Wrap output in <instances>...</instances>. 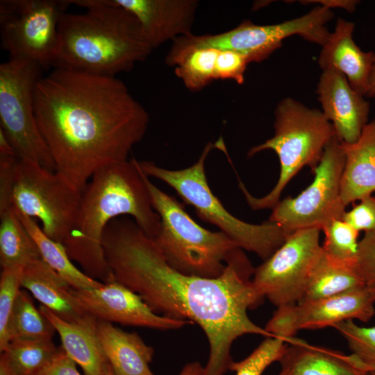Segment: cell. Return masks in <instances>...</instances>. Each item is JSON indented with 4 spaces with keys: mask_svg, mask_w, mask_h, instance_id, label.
Wrapping results in <instances>:
<instances>
[{
    "mask_svg": "<svg viewBox=\"0 0 375 375\" xmlns=\"http://www.w3.org/2000/svg\"><path fill=\"white\" fill-rule=\"evenodd\" d=\"M102 246L115 281L140 295L155 313L202 329L209 357L201 375L226 373L233 361L231 347L240 337L273 336L248 316L265 298L252 284L255 268L246 255L228 262L217 278L186 275L170 267L154 240L127 216L108 224Z\"/></svg>",
    "mask_w": 375,
    "mask_h": 375,
    "instance_id": "cell-1",
    "label": "cell"
},
{
    "mask_svg": "<svg viewBox=\"0 0 375 375\" xmlns=\"http://www.w3.org/2000/svg\"><path fill=\"white\" fill-rule=\"evenodd\" d=\"M33 105L55 172L81 191L100 169L128 160L149 122L121 80L67 68L38 80Z\"/></svg>",
    "mask_w": 375,
    "mask_h": 375,
    "instance_id": "cell-2",
    "label": "cell"
},
{
    "mask_svg": "<svg viewBox=\"0 0 375 375\" xmlns=\"http://www.w3.org/2000/svg\"><path fill=\"white\" fill-rule=\"evenodd\" d=\"M145 176L133 158L100 169L82 190L77 223L63 245L90 277L102 283L113 280L102 240L114 219L130 216L151 238L158 234L160 219L152 206Z\"/></svg>",
    "mask_w": 375,
    "mask_h": 375,
    "instance_id": "cell-3",
    "label": "cell"
},
{
    "mask_svg": "<svg viewBox=\"0 0 375 375\" xmlns=\"http://www.w3.org/2000/svg\"><path fill=\"white\" fill-rule=\"evenodd\" d=\"M86 9L61 16L53 67L102 76L131 71L153 50L138 20L110 0H69Z\"/></svg>",
    "mask_w": 375,
    "mask_h": 375,
    "instance_id": "cell-4",
    "label": "cell"
},
{
    "mask_svg": "<svg viewBox=\"0 0 375 375\" xmlns=\"http://www.w3.org/2000/svg\"><path fill=\"white\" fill-rule=\"evenodd\" d=\"M145 182L160 219L159 231L153 240L173 269L186 275L217 278L228 262L245 255L224 232L198 224L174 197L158 188L147 175Z\"/></svg>",
    "mask_w": 375,
    "mask_h": 375,
    "instance_id": "cell-5",
    "label": "cell"
},
{
    "mask_svg": "<svg viewBox=\"0 0 375 375\" xmlns=\"http://www.w3.org/2000/svg\"><path fill=\"white\" fill-rule=\"evenodd\" d=\"M274 135L253 147L249 157L267 149L278 155L281 171L274 188L265 197L256 198L248 192L240 181L239 187L253 210L273 208L290 181L305 166L311 171L319 164L324 149L336 135L333 124L322 111L310 108L295 99H282L274 110Z\"/></svg>",
    "mask_w": 375,
    "mask_h": 375,
    "instance_id": "cell-6",
    "label": "cell"
},
{
    "mask_svg": "<svg viewBox=\"0 0 375 375\" xmlns=\"http://www.w3.org/2000/svg\"><path fill=\"white\" fill-rule=\"evenodd\" d=\"M212 148V143L208 142L199 160L182 169H167L148 160H136V162L147 176L159 179L172 188L187 204L194 208L200 219L217 226L240 248L256 253L265 261L290 235L269 220L261 224H252L228 212L211 191L206 178L205 162Z\"/></svg>",
    "mask_w": 375,
    "mask_h": 375,
    "instance_id": "cell-7",
    "label": "cell"
},
{
    "mask_svg": "<svg viewBox=\"0 0 375 375\" xmlns=\"http://www.w3.org/2000/svg\"><path fill=\"white\" fill-rule=\"evenodd\" d=\"M82 191L55 171L18 157L14 169L13 207L41 222L44 233L63 244L78 218Z\"/></svg>",
    "mask_w": 375,
    "mask_h": 375,
    "instance_id": "cell-8",
    "label": "cell"
},
{
    "mask_svg": "<svg viewBox=\"0 0 375 375\" xmlns=\"http://www.w3.org/2000/svg\"><path fill=\"white\" fill-rule=\"evenodd\" d=\"M334 15L331 9L317 6L301 17L271 25H258L244 20L235 28L218 34L192 33L172 40L176 51L193 48L230 50L245 55L250 62H260L280 48L283 40L298 35L304 40L323 46L331 33L326 27Z\"/></svg>",
    "mask_w": 375,
    "mask_h": 375,
    "instance_id": "cell-9",
    "label": "cell"
},
{
    "mask_svg": "<svg viewBox=\"0 0 375 375\" xmlns=\"http://www.w3.org/2000/svg\"><path fill=\"white\" fill-rule=\"evenodd\" d=\"M42 70L38 64L22 59L10 58L0 65V128L19 158L54 172L34 112V91Z\"/></svg>",
    "mask_w": 375,
    "mask_h": 375,
    "instance_id": "cell-10",
    "label": "cell"
},
{
    "mask_svg": "<svg viewBox=\"0 0 375 375\" xmlns=\"http://www.w3.org/2000/svg\"><path fill=\"white\" fill-rule=\"evenodd\" d=\"M69 0H1V47L10 58L32 61L43 70L53 67L58 26Z\"/></svg>",
    "mask_w": 375,
    "mask_h": 375,
    "instance_id": "cell-11",
    "label": "cell"
},
{
    "mask_svg": "<svg viewBox=\"0 0 375 375\" xmlns=\"http://www.w3.org/2000/svg\"><path fill=\"white\" fill-rule=\"evenodd\" d=\"M345 163L341 142L335 135L326 146L317 166L312 170V183L298 196L280 200L269 221L288 235L294 231L319 228L342 219L345 206L340 199V181Z\"/></svg>",
    "mask_w": 375,
    "mask_h": 375,
    "instance_id": "cell-12",
    "label": "cell"
},
{
    "mask_svg": "<svg viewBox=\"0 0 375 375\" xmlns=\"http://www.w3.org/2000/svg\"><path fill=\"white\" fill-rule=\"evenodd\" d=\"M321 231L311 228L294 231L255 268L253 285L277 308L294 305L303 298L311 274L323 253Z\"/></svg>",
    "mask_w": 375,
    "mask_h": 375,
    "instance_id": "cell-13",
    "label": "cell"
},
{
    "mask_svg": "<svg viewBox=\"0 0 375 375\" xmlns=\"http://www.w3.org/2000/svg\"><path fill=\"white\" fill-rule=\"evenodd\" d=\"M374 303L375 298L365 287L330 297L302 300L277 308L265 328L288 342L301 330L333 327L346 320L367 322L375 314Z\"/></svg>",
    "mask_w": 375,
    "mask_h": 375,
    "instance_id": "cell-14",
    "label": "cell"
},
{
    "mask_svg": "<svg viewBox=\"0 0 375 375\" xmlns=\"http://www.w3.org/2000/svg\"><path fill=\"white\" fill-rule=\"evenodd\" d=\"M71 292L82 309L98 320L161 331L192 324L155 313L140 295L114 279L90 289L72 288Z\"/></svg>",
    "mask_w": 375,
    "mask_h": 375,
    "instance_id": "cell-15",
    "label": "cell"
},
{
    "mask_svg": "<svg viewBox=\"0 0 375 375\" xmlns=\"http://www.w3.org/2000/svg\"><path fill=\"white\" fill-rule=\"evenodd\" d=\"M316 92L322 112L340 141L356 142L367 124L369 102L350 86L343 74L333 69L322 71Z\"/></svg>",
    "mask_w": 375,
    "mask_h": 375,
    "instance_id": "cell-16",
    "label": "cell"
},
{
    "mask_svg": "<svg viewBox=\"0 0 375 375\" xmlns=\"http://www.w3.org/2000/svg\"><path fill=\"white\" fill-rule=\"evenodd\" d=\"M138 20L151 47L192 33L197 0H110Z\"/></svg>",
    "mask_w": 375,
    "mask_h": 375,
    "instance_id": "cell-17",
    "label": "cell"
},
{
    "mask_svg": "<svg viewBox=\"0 0 375 375\" xmlns=\"http://www.w3.org/2000/svg\"><path fill=\"white\" fill-rule=\"evenodd\" d=\"M355 24L344 19L336 20L335 31L322 47L318 64L323 70L333 69L343 74L350 86L366 96L369 77L375 60L372 51H362L354 42Z\"/></svg>",
    "mask_w": 375,
    "mask_h": 375,
    "instance_id": "cell-18",
    "label": "cell"
},
{
    "mask_svg": "<svg viewBox=\"0 0 375 375\" xmlns=\"http://www.w3.org/2000/svg\"><path fill=\"white\" fill-rule=\"evenodd\" d=\"M279 360L285 375H372L353 353L308 344L295 337Z\"/></svg>",
    "mask_w": 375,
    "mask_h": 375,
    "instance_id": "cell-19",
    "label": "cell"
},
{
    "mask_svg": "<svg viewBox=\"0 0 375 375\" xmlns=\"http://www.w3.org/2000/svg\"><path fill=\"white\" fill-rule=\"evenodd\" d=\"M21 285L59 318L71 323L90 318L71 292L72 287L42 258L22 269Z\"/></svg>",
    "mask_w": 375,
    "mask_h": 375,
    "instance_id": "cell-20",
    "label": "cell"
},
{
    "mask_svg": "<svg viewBox=\"0 0 375 375\" xmlns=\"http://www.w3.org/2000/svg\"><path fill=\"white\" fill-rule=\"evenodd\" d=\"M39 309L53 325L65 352L81 367L84 375H115L97 336V319L92 316L84 322L71 323L42 305Z\"/></svg>",
    "mask_w": 375,
    "mask_h": 375,
    "instance_id": "cell-21",
    "label": "cell"
},
{
    "mask_svg": "<svg viewBox=\"0 0 375 375\" xmlns=\"http://www.w3.org/2000/svg\"><path fill=\"white\" fill-rule=\"evenodd\" d=\"M341 147L345 163L340 181V199L346 207L375 192V119L365 126L356 142H341Z\"/></svg>",
    "mask_w": 375,
    "mask_h": 375,
    "instance_id": "cell-22",
    "label": "cell"
},
{
    "mask_svg": "<svg viewBox=\"0 0 375 375\" xmlns=\"http://www.w3.org/2000/svg\"><path fill=\"white\" fill-rule=\"evenodd\" d=\"M97 333L115 375H155L149 368L154 349L135 332L98 320Z\"/></svg>",
    "mask_w": 375,
    "mask_h": 375,
    "instance_id": "cell-23",
    "label": "cell"
},
{
    "mask_svg": "<svg viewBox=\"0 0 375 375\" xmlns=\"http://www.w3.org/2000/svg\"><path fill=\"white\" fill-rule=\"evenodd\" d=\"M16 212L35 241L42 260L72 288L83 290L101 285L102 282L90 277L77 268L69 258L65 246L48 237L35 219L17 210Z\"/></svg>",
    "mask_w": 375,
    "mask_h": 375,
    "instance_id": "cell-24",
    "label": "cell"
},
{
    "mask_svg": "<svg viewBox=\"0 0 375 375\" xmlns=\"http://www.w3.org/2000/svg\"><path fill=\"white\" fill-rule=\"evenodd\" d=\"M363 287L356 262H338L323 252L311 274L302 300L330 297Z\"/></svg>",
    "mask_w": 375,
    "mask_h": 375,
    "instance_id": "cell-25",
    "label": "cell"
},
{
    "mask_svg": "<svg viewBox=\"0 0 375 375\" xmlns=\"http://www.w3.org/2000/svg\"><path fill=\"white\" fill-rule=\"evenodd\" d=\"M41 258L38 248L12 206L0 213L1 269L21 267Z\"/></svg>",
    "mask_w": 375,
    "mask_h": 375,
    "instance_id": "cell-26",
    "label": "cell"
},
{
    "mask_svg": "<svg viewBox=\"0 0 375 375\" xmlns=\"http://www.w3.org/2000/svg\"><path fill=\"white\" fill-rule=\"evenodd\" d=\"M219 50L212 48H193L176 53H168L165 63L174 67L176 76L186 88L198 92L215 81V69Z\"/></svg>",
    "mask_w": 375,
    "mask_h": 375,
    "instance_id": "cell-27",
    "label": "cell"
},
{
    "mask_svg": "<svg viewBox=\"0 0 375 375\" xmlns=\"http://www.w3.org/2000/svg\"><path fill=\"white\" fill-rule=\"evenodd\" d=\"M56 332L49 319L35 307L31 294L21 289L9 320V343L15 340H52Z\"/></svg>",
    "mask_w": 375,
    "mask_h": 375,
    "instance_id": "cell-28",
    "label": "cell"
},
{
    "mask_svg": "<svg viewBox=\"0 0 375 375\" xmlns=\"http://www.w3.org/2000/svg\"><path fill=\"white\" fill-rule=\"evenodd\" d=\"M52 340H15L1 352L0 362L16 375H38L60 351Z\"/></svg>",
    "mask_w": 375,
    "mask_h": 375,
    "instance_id": "cell-29",
    "label": "cell"
},
{
    "mask_svg": "<svg viewBox=\"0 0 375 375\" xmlns=\"http://www.w3.org/2000/svg\"><path fill=\"white\" fill-rule=\"evenodd\" d=\"M322 247L329 258L344 262L354 263L358 249V231L342 219H335L325 226Z\"/></svg>",
    "mask_w": 375,
    "mask_h": 375,
    "instance_id": "cell-30",
    "label": "cell"
},
{
    "mask_svg": "<svg viewBox=\"0 0 375 375\" xmlns=\"http://www.w3.org/2000/svg\"><path fill=\"white\" fill-rule=\"evenodd\" d=\"M287 341L278 336L266 338L247 358L239 361H233L229 370L235 375H262L273 362L279 361L286 347Z\"/></svg>",
    "mask_w": 375,
    "mask_h": 375,
    "instance_id": "cell-31",
    "label": "cell"
},
{
    "mask_svg": "<svg viewBox=\"0 0 375 375\" xmlns=\"http://www.w3.org/2000/svg\"><path fill=\"white\" fill-rule=\"evenodd\" d=\"M333 327L345 339L351 353L375 374V326L363 327L346 320Z\"/></svg>",
    "mask_w": 375,
    "mask_h": 375,
    "instance_id": "cell-32",
    "label": "cell"
},
{
    "mask_svg": "<svg viewBox=\"0 0 375 375\" xmlns=\"http://www.w3.org/2000/svg\"><path fill=\"white\" fill-rule=\"evenodd\" d=\"M21 267L1 269L0 276V351L9 344L8 328L10 315L21 290Z\"/></svg>",
    "mask_w": 375,
    "mask_h": 375,
    "instance_id": "cell-33",
    "label": "cell"
},
{
    "mask_svg": "<svg viewBox=\"0 0 375 375\" xmlns=\"http://www.w3.org/2000/svg\"><path fill=\"white\" fill-rule=\"evenodd\" d=\"M356 265L365 287L375 298V230L366 232L358 242Z\"/></svg>",
    "mask_w": 375,
    "mask_h": 375,
    "instance_id": "cell-34",
    "label": "cell"
},
{
    "mask_svg": "<svg viewBox=\"0 0 375 375\" xmlns=\"http://www.w3.org/2000/svg\"><path fill=\"white\" fill-rule=\"evenodd\" d=\"M249 63L248 58L242 53L230 50H219L215 63V79L233 80L242 85L244 82V72Z\"/></svg>",
    "mask_w": 375,
    "mask_h": 375,
    "instance_id": "cell-35",
    "label": "cell"
},
{
    "mask_svg": "<svg viewBox=\"0 0 375 375\" xmlns=\"http://www.w3.org/2000/svg\"><path fill=\"white\" fill-rule=\"evenodd\" d=\"M342 220L353 227L358 232L375 230V196H369L354 205L349 211H345Z\"/></svg>",
    "mask_w": 375,
    "mask_h": 375,
    "instance_id": "cell-36",
    "label": "cell"
},
{
    "mask_svg": "<svg viewBox=\"0 0 375 375\" xmlns=\"http://www.w3.org/2000/svg\"><path fill=\"white\" fill-rule=\"evenodd\" d=\"M17 158L15 155L0 154V213L13 206L12 191Z\"/></svg>",
    "mask_w": 375,
    "mask_h": 375,
    "instance_id": "cell-37",
    "label": "cell"
},
{
    "mask_svg": "<svg viewBox=\"0 0 375 375\" xmlns=\"http://www.w3.org/2000/svg\"><path fill=\"white\" fill-rule=\"evenodd\" d=\"M38 375H81L76 369V363L71 359L60 346V351L51 362Z\"/></svg>",
    "mask_w": 375,
    "mask_h": 375,
    "instance_id": "cell-38",
    "label": "cell"
},
{
    "mask_svg": "<svg viewBox=\"0 0 375 375\" xmlns=\"http://www.w3.org/2000/svg\"><path fill=\"white\" fill-rule=\"evenodd\" d=\"M303 3H320L322 6L327 8H341L347 10L350 12H353L356 9L358 1L352 0H322V1H300Z\"/></svg>",
    "mask_w": 375,
    "mask_h": 375,
    "instance_id": "cell-39",
    "label": "cell"
},
{
    "mask_svg": "<svg viewBox=\"0 0 375 375\" xmlns=\"http://www.w3.org/2000/svg\"><path fill=\"white\" fill-rule=\"evenodd\" d=\"M0 154L17 156L1 128H0Z\"/></svg>",
    "mask_w": 375,
    "mask_h": 375,
    "instance_id": "cell-40",
    "label": "cell"
},
{
    "mask_svg": "<svg viewBox=\"0 0 375 375\" xmlns=\"http://www.w3.org/2000/svg\"><path fill=\"white\" fill-rule=\"evenodd\" d=\"M203 367L197 361L191 362L186 364L178 375H201Z\"/></svg>",
    "mask_w": 375,
    "mask_h": 375,
    "instance_id": "cell-41",
    "label": "cell"
},
{
    "mask_svg": "<svg viewBox=\"0 0 375 375\" xmlns=\"http://www.w3.org/2000/svg\"><path fill=\"white\" fill-rule=\"evenodd\" d=\"M368 97H375V60L369 77V88L367 94Z\"/></svg>",
    "mask_w": 375,
    "mask_h": 375,
    "instance_id": "cell-42",
    "label": "cell"
},
{
    "mask_svg": "<svg viewBox=\"0 0 375 375\" xmlns=\"http://www.w3.org/2000/svg\"><path fill=\"white\" fill-rule=\"evenodd\" d=\"M0 375H16L5 364L0 362Z\"/></svg>",
    "mask_w": 375,
    "mask_h": 375,
    "instance_id": "cell-43",
    "label": "cell"
},
{
    "mask_svg": "<svg viewBox=\"0 0 375 375\" xmlns=\"http://www.w3.org/2000/svg\"><path fill=\"white\" fill-rule=\"evenodd\" d=\"M278 375H285V374L280 372Z\"/></svg>",
    "mask_w": 375,
    "mask_h": 375,
    "instance_id": "cell-44",
    "label": "cell"
},
{
    "mask_svg": "<svg viewBox=\"0 0 375 375\" xmlns=\"http://www.w3.org/2000/svg\"><path fill=\"white\" fill-rule=\"evenodd\" d=\"M372 375H375V374H372Z\"/></svg>",
    "mask_w": 375,
    "mask_h": 375,
    "instance_id": "cell-45",
    "label": "cell"
}]
</instances>
